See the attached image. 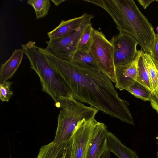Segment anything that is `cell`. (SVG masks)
<instances>
[{
    "instance_id": "obj_1",
    "label": "cell",
    "mask_w": 158,
    "mask_h": 158,
    "mask_svg": "<svg viewBox=\"0 0 158 158\" xmlns=\"http://www.w3.org/2000/svg\"><path fill=\"white\" fill-rule=\"evenodd\" d=\"M41 51L74 98L112 117L134 125L128 102L120 98L106 74L101 71L60 59L45 48H42Z\"/></svg>"
},
{
    "instance_id": "obj_2",
    "label": "cell",
    "mask_w": 158,
    "mask_h": 158,
    "mask_svg": "<svg viewBox=\"0 0 158 158\" xmlns=\"http://www.w3.org/2000/svg\"><path fill=\"white\" fill-rule=\"evenodd\" d=\"M103 7L119 32L133 37L150 53L156 34L154 27L133 0H102Z\"/></svg>"
},
{
    "instance_id": "obj_3",
    "label": "cell",
    "mask_w": 158,
    "mask_h": 158,
    "mask_svg": "<svg viewBox=\"0 0 158 158\" xmlns=\"http://www.w3.org/2000/svg\"><path fill=\"white\" fill-rule=\"evenodd\" d=\"M21 46L31 68L39 77L42 90L50 95L55 101L56 107L60 108V98L72 97L63 80L49 64L40 48L36 45L34 42L29 41Z\"/></svg>"
},
{
    "instance_id": "obj_4",
    "label": "cell",
    "mask_w": 158,
    "mask_h": 158,
    "mask_svg": "<svg viewBox=\"0 0 158 158\" xmlns=\"http://www.w3.org/2000/svg\"><path fill=\"white\" fill-rule=\"evenodd\" d=\"M59 102L60 110L53 141L57 143L69 141L77 127L82 122L95 119L99 111L85 106L72 97L61 98Z\"/></svg>"
},
{
    "instance_id": "obj_5",
    "label": "cell",
    "mask_w": 158,
    "mask_h": 158,
    "mask_svg": "<svg viewBox=\"0 0 158 158\" xmlns=\"http://www.w3.org/2000/svg\"><path fill=\"white\" fill-rule=\"evenodd\" d=\"M92 42L89 53L100 70L110 80L116 83L115 67L114 60V47L101 31L93 28Z\"/></svg>"
},
{
    "instance_id": "obj_6",
    "label": "cell",
    "mask_w": 158,
    "mask_h": 158,
    "mask_svg": "<svg viewBox=\"0 0 158 158\" xmlns=\"http://www.w3.org/2000/svg\"><path fill=\"white\" fill-rule=\"evenodd\" d=\"M91 25V23H86L70 35L63 38L49 39L46 41L47 46L45 49L60 59L72 62L81 35L85 30Z\"/></svg>"
},
{
    "instance_id": "obj_7",
    "label": "cell",
    "mask_w": 158,
    "mask_h": 158,
    "mask_svg": "<svg viewBox=\"0 0 158 158\" xmlns=\"http://www.w3.org/2000/svg\"><path fill=\"white\" fill-rule=\"evenodd\" d=\"M97 122L94 119L77 127L69 141L67 158H86Z\"/></svg>"
},
{
    "instance_id": "obj_8",
    "label": "cell",
    "mask_w": 158,
    "mask_h": 158,
    "mask_svg": "<svg viewBox=\"0 0 158 158\" xmlns=\"http://www.w3.org/2000/svg\"><path fill=\"white\" fill-rule=\"evenodd\" d=\"M114 47V60L115 67L126 65L136 59L139 43L133 37L124 32L113 36L110 40Z\"/></svg>"
},
{
    "instance_id": "obj_9",
    "label": "cell",
    "mask_w": 158,
    "mask_h": 158,
    "mask_svg": "<svg viewBox=\"0 0 158 158\" xmlns=\"http://www.w3.org/2000/svg\"><path fill=\"white\" fill-rule=\"evenodd\" d=\"M143 52L138 50L136 59L131 63L115 67L116 88L127 90L136 81L138 75V61Z\"/></svg>"
},
{
    "instance_id": "obj_10",
    "label": "cell",
    "mask_w": 158,
    "mask_h": 158,
    "mask_svg": "<svg viewBox=\"0 0 158 158\" xmlns=\"http://www.w3.org/2000/svg\"><path fill=\"white\" fill-rule=\"evenodd\" d=\"M107 127L97 121L87 151L86 158H100L108 150Z\"/></svg>"
},
{
    "instance_id": "obj_11",
    "label": "cell",
    "mask_w": 158,
    "mask_h": 158,
    "mask_svg": "<svg viewBox=\"0 0 158 158\" xmlns=\"http://www.w3.org/2000/svg\"><path fill=\"white\" fill-rule=\"evenodd\" d=\"M94 17L92 14L84 13L82 15L68 19L62 20L55 29L47 33L49 39H60L72 33L80 27L90 23Z\"/></svg>"
},
{
    "instance_id": "obj_12",
    "label": "cell",
    "mask_w": 158,
    "mask_h": 158,
    "mask_svg": "<svg viewBox=\"0 0 158 158\" xmlns=\"http://www.w3.org/2000/svg\"><path fill=\"white\" fill-rule=\"evenodd\" d=\"M23 52L22 49H15L10 58L1 65L0 69V83H3L11 78L21 64Z\"/></svg>"
},
{
    "instance_id": "obj_13",
    "label": "cell",
    "mask_w": 158,
    "mask_h": 158,
    "mask_svg": "<svg viewBox=\"0 0 158 158\" xmlns=\"http://www.w3.org/2000/svg\"><path fill=\"white\" fill-rule=\"evenodd\" d=\"M69 141L60 143L53 141L42 146L37 158H67Z\"/></svg>"
},
{
    "instance_id": "obj_14",
    "label": "cell",
    "mask_w": 158,
    "mask_h": 158,
    "mask_svg": "<svg viewBox=\"0 0 158 158\" xmlns=\"http://www.w3.org/2000/svg\"><path fill=\"white\" fill-rule=\"evenodd\" d=\"M108 150L118 158H139L135 151L123 144L112 132L107 134Z\"/></svg>"
},
{
    "instance_id": "obj_15",
    "label": "cell",
    "mask_w": 158,
    "mask_h": 158,
    "mask_svg": "<svg viewBox=\"0 0 158 158\" xmlns=\"http://www.w3.org/2000/svg\"><path fill=\"white\" fill-rule=\"evenodd\" d=\"M143 52H144L140 56L138 60V75L136 81L147 88L152 93L153 90L145 59L143 55Z\"/></svg>"
},
{
    "instance_id": "obj_16",
    "label": "cell",
    "mask_w": 158,
    "mask_h": 158,
    "mask_svg": "<svg viewBox=\"0 0 158 158\" xmlns=\"http://www.w3.org/2000/svg\"><path fill=\"white\" fill-rule=\"evenodd\" d=\"M73 62L80 65L101 71L89 52L77 51L73 57Z\"/></svg>"
},
{
    "instance_id": "obj_17",
    "label": "cell",
    "mask_w": 158,
    "mask_h": 158,
    "mask_svg": "<svg viewBox=\"0 0 158 158\" xmlns=\"http://www.w3.org/2000/svg\"><path fill=\"white\" fill-rule=\"evenodd\" d=\"M143 55L148 71L153 92L158 85V70L150 54L144 52Z\"/></svg>"
},
{
    "instance_id": "obj_18",
    "label": "cell",
    "mask_w": 158,
    "mask_h": 158,
    "mask_svg": "<svg viewBox=\"0 0 158 158\" xmlns=\"http://www.w3.org/2000/svg\"><path fill=\"white\" fill-rule=\"evenodd\" d=\"M50 1L49 0H28L27 3L33 8L36 19H39L47 15L50 6Z\"/></svg>"
},
{
    "instance_id": "obj_19",
    "label": "cell",
    "mask_w": 158,
    "mask_h": 158,
    "mask_svg": "<svg viewBox=\"0 0 158 158\" xmlns=\"http://www.w3.org/2000/svg\"><path fill=\"white\" fill-rule=\"evenodd\" d=\"M127 90L136 98L143 101H150L151 92L137 81Z\"/></svg>"
},
{
    "instance_id": "obj_20",
    "label": "cell",
    "mask_w": 158,
    "mask_h": 158,
    "mask_svg": "<svg viewBox=\"0 0 158 158\" xmlns=\"http://www.w3.org/2000/svg\"><path fill=\"white\" fill-rule=\"evenodd\" d=\"M93 28L91 25L84 31L78 42L77 51L89 52L92 42Z\"/></svg>"
},
{
    "instance_id": "obj_21",
    "label": "cell",
    "mask_w": 158,
    "mask_h": 158,
    "mask_svg": "<svg viewBox=\"0 0 158 158\" xmlns=\"http://www.w3.org/2000/svg\"><path fill=\"white\" fill-rule=\"evenodd\" d=\"M12 82L10 81L0 84V99L2 101H9L13 95V92L10 89Z\"/></svg>"
},
{
    "instance_id": "obj_22",
    "label": "cell",
    "mask_w": 158,
    "mask_h": 158,
    "mask_svg": "<svg viewBox=\"0 0 158 158\" xmlns=\"http://www.w3.org/2000/svg\"><path fill=\"white\" fill-rule=\"evenodd\" d=\"M150 54L158 70V34H156Z\"/></svg>"
},
{
    "instance_id": "obj_23",
    "label": "cell",
    "mask_w": 158,
    "mask_h": 158,
    "mask_svg": "<svg viewBox=\"0 0 158 158\" xmlns=\"http://www.w3.org/2000/svg\"><path fill=\"white\" fill-rule=\"evenodd\" d=\"M150 101L152 108L158 113V85L152 93Z\"/></svg>"
},
{
    "instance_id": "obj_24",
    "label": "cell",
    "mask_w": 158,
    "mask_h": 158,
    "mask_svg": "<svg viewBox=\"0 0 158 158\" xmlns=\"http://www.w3.org/2000/svg\"><path fill=\"white\" fill-rule=\"evenodd\" d=\"M139 3L142 6L143 8L146 9L148 5L155 0H137Z\"/></svg>"
},
{
    "instance_id": "obj_25",
    "label": "cell",
    "mask_w": 158,
    "mask_h": 158,
    "mask_svg": "<svg viewBox=\"0 0 158 158\" xmlns=\"http://www.w3.org/2000/svg\"><path fill=\"white\" fill-rule=\"evenodd\" d=\"M84 1L94 4L102 8H103L102 0H85Z\"/></svg>"
},
{
    "instance_id": "obj_26",
    "label": "cell",
    "mask_w": 158,
    "mask_h": 158,
    "mask_svg": "<svg viewBox=\"0 0 158 158\" xmlns=\"http://www.w3.org/2000/svg\"><path fill=\"white\" fill-rule=\"evenodd\" d=\"M110 152L107 149L103 154L100 158H110Z\"/></svg>"
},
{
    "instance_id": "obj_27",
    "label": "cell",
    "mask_w": 158,
    "mask_h": 158,
    "mask_svg": "<svg viewBox=\"0 0 158 158\" xmlns=\"http://www.w3.org/2000/svg\"><path fill=\"white\" fill-rule=\"evenodd\" d=\"M65 0H51L54 4L56 6H57L59 4L64 2L65 1Z\"/></svg>"
},
{
    "instance_id": "obj_28",
    "label": "cell",
    "mask_w": 158,
    "mask_h": 158,
    "mask_svg": "<svg viewBox=\"0 0 158 158\" xmlns=\"http://www.w3.org/2000/svg\"><path fill=\"white\" fill-rule=\"evenodd\" d=\"M156 138L157 139H158V136H157L156 137ZM157 156L158 157V152H157Z\"/></svg>"
},
{
    "instance_id": "obj_29",
    "label": "cell",
    "mask_w": 158,
    "mask_h": 158,
    "mask_svg": "<svg viewBox=\"0 0 158 158\" xmlns=\"http://www.w3.org/2000/svg\"><path fill=\"white\" fill-rule=\"evenodd\" d=\"M156 29L157 32V34H158V26L157 27Z\"/></svg>"
},
{
    "instance_id": "obj_30",
    "label": "cell",
    "mask_w": 158,
    "mask_h": 158,
    "mask_svg": "<svg viewBox=\"0 0 158 158\" xmlns=\"http://www.w3.org/2000/svg\"><path fill=\"white\" fill-rule=\"evenodd\" d=\"M156 1H157L158 3V0H156Z\"/></svg>"
}]
</instances>
